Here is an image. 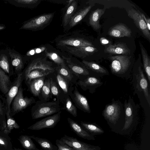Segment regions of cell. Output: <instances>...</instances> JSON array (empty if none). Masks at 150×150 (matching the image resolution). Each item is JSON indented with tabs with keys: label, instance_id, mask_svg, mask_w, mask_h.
I'll return each instance as SVG.
<instances>
[{
	"label": "cell",
	"instance_id": "4fadbf2b",
	"mask_svg": "<svg viewBox=\"0 0 150 150\" xmlns=\"http://www.w3.org/2000/svg\"><path fill=\"white\" fill-rule=\"evenodd\" d=\"M69 96L76 107L84 112L91 113V110L87 99L79 92L76 85L73 86Z\"/></svg>",
	"mask_w": 150,
	"mask_h": 150
},
{
	"label": "cell",
	"instance_id": "681fc988",
	"mask_svg": "<svg viewBox=\"0 0 150 150\" xmlns=\"http://www.w3.org/2000/svg\"><path fill=\"white\" fill-rule=\"evenodd\" d=\"M12 150H22L21 149H13Z\"/></svg>",
	"mask_w": 150,
	"mask_h": 150
},
{
	"label": "cell",
	"instance_id": "44dd1931",
	"mask_svg": "<svg viewBox=\"0 0 150 150\" xmlns=\"http://www.w3.org/2000/svg\"><path fill=\"white\" fill-rule=\"evenodd\" d=\"M77 6V0H69L63 18L62 25L64 28L68 25L71 18L76 12Z\"/></svg>",
	"mask_w": 150,
	"mask_h": 150
},
{
	"label": "cell",
	"instance_id": "83f0119b",
	"mask_svg": "<svg viewBox=\"0 0 150 150\" xmlns=\"http://www.w3.org/2000/svg\"><path fill=\"white\" fill-rule=\"evenodd\" d=\"M12 83L10 76L0 68V91L5 96Z\"/></svg>",
	"mask_w": 150,
	"mask_h": 150
},
{
	"label": "cell",
	"instance_id": "e0dca14e",
	"mask_svg": "<svg viewBox=\"0 0 150 150\" xmlns=\"http://www.w3.org/2000/svg\"><path fill=\"white\" fill-rule=\"evenodd\" d=\"M132 33L130 29L122 23H119L112 26L108 32L109 35L118 38L130 37Z\"/></svg>",
	"mask_w": 150,
	"mask_h": 150
},
{
	"label": "cell",
	"instance_id": "4316f807",
	"mask_svg": "<svg viewBox=\"0 0 150 150\" xmlns=\"http://www.w3.org/2000/svg\"><path fill=\"white\" fill-rule=\"evenodd\" d=\"M104 8H98L91 13L89 18V23L92 28L97 30L101 27L99 23V20L105 11Z\"/></svg>",
	"mask_w": 150,
	"mask_h": 150
},
{
	"label": "cell",
	"instance_id": "d590c367",
	"mask_svg": "<svg viewBox=\"0 0 150 150\" xmlns=\"http://www.w3.org/2000/svg\"><path fill=\"white\" fill-rule=\"evenodd\" d=\"M32 139H34L40 145L43 150H57V146L53 144L48 140L34 136H30Z\"/></svg>",
	"mask_w": 150,
	"mask_h": 150
},
{
	"label": "cell",
	"instance_id": "836d02e7",
	"mask_svg": "<svg viewBox=\"0 0 150 150\" xmlns=\"http://www.w3.org/2000/svg\"><path fill=\"white\" fill-rule=\"evenodd\" d=\"M6 98L0 93V127L4 130L6 126Z\"/></svg>",
	"mask_w": 150,
	"mask_h": 150
},
{
	"label": "cell",
	"instance_id": "ba28073f",
	"mask_svg": "<svg viewBox=\"0 0 150 150\" xmlns=\"http://www.w3.org/2000/svg\"><path fill=\"white\" fill-rule=\"evenodd\" d=\"M23 72L24 79L31 70L35 69L55 71L57 65L46 57L44 54L36 56Z\"/></svg>",
	"mask_w": 150,
	"mask_h": 150
},
{
	"label": "cell",
	"instance_id": "2e32d148",
	"mask_svg": "<svg viewBox=\"0 0 150 150\" xmlns=\"http://www.w3.org/2000/svg\"><path fill=\"white\" fill-rule=\"evenodd\" d=\"M128 16L132 19L137 27L142 32L145 37L150 41V32L141 13L134 9H131L127 12Z\"/></svg>",
	"mask_w": 150,
	"mask_h": 150
},
{
	"label": "cell",
	"instance_id": "7dc6e473",
	"mask_svg": "<svg viewBox=\"0 0 150 150\" xmlns=\"http://www.w3.org/2000/svg\"><path fill=\"white\" fill-rule=\"evenodd\" d=\"M100 43L102 45H106L108 44H110L111 42L108 39L104 37H101L100 39Z\"/></svg>",
	"mask_w": 150,
	"mask_h": 150
},
{
	"label": "cell",
	"instance_id": "8fae6325",
	"mask_svg": "<svg viewBox=\"0 0 150 150\" xmlns=\"http://www.w3.org/2000/svg\"><path fill=\"white\" fill-rule=\"evenodd\" d=\"M61 111L39 120L28 128V129L38 130L45 128H54L59 121Z\"/></svg>",
	"mask_w": 150,
	"mask_h": 150
},
{
	"label": "cell",
	"instance_id": "7bdbcfd3",
	"mask_svg": "<svg viewBox=\"0 0 150 150\" xmlns=\"http://www.w3.org/2000/svg\"><path fill=\"white\" fill-rule=\"evenodd\" d=\"M47 46V45H44L31 50L28 52L27 55L28 56H31L36 54L38 55L43 54Z\"/></svg>",
	"mask_w": 150,
	"mask_h": 150
},
{
	"label": "cell",
	"instance_id": "3957f363",
	"mask_svg": "<svg viewBox=\"0 0 150 150\" xmlns=\"http://www.w3.org/2000/svg\"><path fill=\"white\" fill-rule=\"evenodd\" d=\"M55 41L57 48L65 46L94 47L92 42L82 37L77 31L59 35L55 39Z\"/></svg>",
	"mask_w": 150,
	"mask_h": 150
},
{
	"label": "cell",
	"instance_id": "9a60e30c",
	"mask_svg": "<svg viewBox=\"0 0 150 150\" xmlns=\"http://www.w3.org/2000/svg\"><path fill=\"white\" fill-rule=\"evenodd\" d=\"M60 139L70 147L76 150H100L98 146L90 144L78 140L73 137L65 134Z\"/></svg>",
	"mask_w": 150,
	"mask_h": 150
},
{
	"label": "cell",
	"instance_id": "74e56055",
	"mask_svg": "<svg viewBox=\"0 0 150 150\" xmlns=\"http://www.w3.org/2000/svg\"><path fill=\"white\" fill-rule=\"evenodd\" d=\"M46 79L41 89L40 95L41 97L40 99L41 100L47 102L49 100L51 97L50 79V78Z\"/></svg>",
	"mask_w": 150,
	"mask_h": 150
},
{
	"label": "cell",
	"instance_id": "484cf974",
	"mask_svg": "<svg viewBox=\"0 0 150 150\" xmlns=\"http://www.w3.org/2000/svg\"><path fill=\"white\" fill-rule=\"evenodd\" d=\"M93 6V4L90 5L76 12L68 25L69 28H72L79 24L90 11Z\"/></svg>",
	"mask_w": 150,
	"mask_h": 150
},
{
	"label": "cell",
	"instance_id": "d6986e66",
	"mask_svg": "<svg viewBox=\"0 0 150 150\" xmlns=\"http://www.w3.org/2000/svg\"><path fill=\"white\" fill-rule=\"evenodd\" d=\"M105 53L112 54H129L130 51L126 45L124 43L118 42L109 45L105 50Z\"/></svg>",
	"mask_w": 150,
	"mask_h": 150
},
{
	"label": "cell",
	"instance_id": "bcb514c9",
	"mask_svg": "<svg viewBox=\"0 0 150 150\" xmlns=\"http://www.w3.org/2000/svg\"><path fill=\"white\" fill-rule=\"evenodd\" d=\"M141 15L143 18L146 24L147 28L148 30L150 31V19L149 18H146L143 13H141Z\"/></svg>",
	"mask_w": 150,
	"mask_h": 150
},
{
	"label": "cell",
	"instance_id": "f1b7e54d",
	"mask_svg": "<svg viewBox=\"0 0 150 150\" xmlns=\"http://www.w3.org/2000/svg\"><path fill=\"white\" fill-rule=\"evenodd\" d=\"M54 71L42 69H35L31 70L27 76L24 79L26 84L31 80L38 78L44 76H47L54 73Z\"/></svg>",
	"mask_w": 150,
	"mask_h": 150
},
{
	"label": "cell",
	"instance_id": "9c48e42d",
	"mask_svg": "<svg viewBox=\"0 0 150 150\" xmlns=\"http://www.w3.org/2000/svg\"><path fill=\"white\" fill-rule=\"evenodd\" d=\"M54 13L41 14L35 17L24 24L22 29L33 31L42 30L48 26L52 21Z\"/></svg>",
	"mask_w": 150,
	"mask_h": 150
},
{
	"label": "cell",
	"instance_id": "ab89813d",
	"mask_svg": "<svg viewBox=\"0 0 150 150\" xmlns=\"http://www.w3.org/2000/svg\"><path fill=\"white\" fill-rule=\"evenodd\" d=\"M0 68L9 76L13 74V72L10 70L8 57L4 54H1L0 57Z\"/></svg>",
	"mask_w": 150,
	"mask_h": 150
},
{
	"label": "cell",
	"instance_id": "5bb4252c",
	"mask_svg": "<svg viewBox=\"0 0 150 150\" xmlns=\"http://www.w3.org/2000/svg\"><path fill=\"white\" fill-rule=\"evenodd\" d=\"M103 84L100 77L88 76L78 80L75 85L79 86L83 91L88 90L90 93L93 94L96 89L101 86Z\"/></svg>",
	"mask_w": 150,
	"mask_h": 150
},
{
	"label": "cell",
	"instance_id": "ac0fdd59",
	"mask_svg": "<svg viewBox=\"0 0 150 150\" xmlns=\"http://www.w3.org/2000/svg\"><path fill=\"white\" fill-rule=\"evenodd\" d=\"M67 121L72 130L78 136L88 140H95V138L76 122L69 117Z\"/></svg>",
	"mask_w": 150,
	"mask_h": 150
},
{
	"label": "cell",
	"instance_id": "ee69618b",
	"mask_svg": "<svg viewBox=\"0 0 150 150\" xmlns=\"http://www.w3.org/2000/svg\"><path fill=\"white\" fill-rule=\"evenodd\" d=\"M55 144L58 147L57 150H76L69 146L60 139L56 140Z\"/></svg>",
	"mask_w": 150,
	"mask_h": 150
},
{
	"label": "cell",
	"instance_id": "d6a6232c",
	"mask_svg": "<svg viewBox=\"0 0 150 150\" xmlns=\"http://www.w3.org/2000/svg\"><path fill=\"white\" fill-rule=\"evenodd\" d=\"M11 64L14 67L15 71L17 74L21 73L24 67V64L21 56L15 53L9 51Z\"/></svg>",
	"mask_w": 150,
	"mask_h": 150
},
{
	"label": "cell",
	"instance_id": "8992f818",
	"mask_svg": "<svg viewBox=\"0 0 150 150\" xmlns=\"http://www.w3.org/2000/svg\"><path fill=\"white\" fill-rule=\"evenodd\" d=\"M102 115L108 122L116 125L122 116H125L122 103L119 100L112 99L111 102L105 106Z\"/></svg>",
	"mask_w": 150,
	"mask_h": 150
},
{
	"label": "cell",
	"instance_id": "4dcf8cb0",
	"mask_svg": "<svg viewBox=\"0 0 150 150\" xmlns=\"http://www.w3.org/2000/svg\"><path fill=\"white\" fill-rule=\"evenodd\" d=\"M63 104L62 109L65 110L68 112L76 117L77 116V109L76 107L72 101L69 96L64 97L60 103Z\"/></svg>",
	"mask_w": 150,
	"mask_h": 150
},
{
	"label": "cell",
	"instance_id": "603a6c76",
	"mask_svg": "<svg viewBox=\"0 0 150 150\" xmlns=\"http://www.w3.org/2000/svg\"><path fill=\"white\" fill-rule=\"evenodd\" d=\"M46 77H42L34 79L26 84L34 96L38 98L40 96Z\"/></svg>",
	"mask_w": 150,
	"mask_h": 150
},
{
	"label": "cell",
	"instance_id": "c3c4849f",
	"mask_svg": "<svg viewBox=\"0 0 150 150\" xmlns=\"http://www.w3.org/2000/svg\"><path fill=\"white\" fill-rule=\"evenodd\" d=\"M5 28L4 26L0 25V30L3 29Z\"/></svg>",
	"mask_w": 150,
	"mask_h": 150
},
{
	"label": "cell",
	"instance_id": "d4e9b609",
	"mask_svg": "<svg viewBox=\"0 0 150 150\" xmlns=\"http://www.w3.org/2000/svg\"><path fill=\"white\" fill-rule=\"evenodd\" d=\"M54 74L56 81L63 95L64 96H69L70 92L75 85L71 84L63 76L55 71Z\"/></svg>",
	"mask_w": 150,
	"mask_h": 150
},
{
	"label": "cell",
	"instance_id": "7402d4cb",
	"mask_svg": "<svg viewBox=\"0 0 150 150\" xmlns=\"http://www.w3.org/2000/svg\"><path fill=\"white\" fill-rule=\"evenodd\" d=\"M55 71L73 85H75L79 79L78 76L72 72L65 63L62 65L57 66L55 68Z\"/></svg>",
	"mask_w": 150,
	"mask_h": 150
},
{
	"label": "cell",
	"instance_id": "52a82bcc",
	"mask_svg": "<svg viewBox=\"0 0 150 150\" xmlns=\"http://www.w3.org/2000/svg\"><path fill=\"white\" fill-rule=\"evenodd\" d=\"M21 86L20 87L17 93L12 102L10 114L11 117L23 111L36 102L35 99L33 97H24L23 90Z\"/></svg>",
	"mask_w": 150,
	"mask_h": 150
},
{
	"label": "cell",
	"instance_id": "277c9868",
	"mask_svg": "<svg viewBox=\"0 0 150 150\" xmlns=\"http://www.w3.org/2000/svg\"><path fill=\"white\" fill-rule=\"evenodd\" d=\"M35 103L31 110V116L33 119L54 115L61 111L62 109L60 102L57 100L46 102L40 100Z\"/></svg>",
	"mask_w": 150,
	"mask_h": 150
},
{
	"label": "cell",
	"instance_id": "b9f144b4",
	"mask_svg": "<svg viewBox=\"0 0 150 150\" xmlns=\"http://www.w3.org/2000/svg\"><path fill=\"white\" fill-rule=\"evenodd\" d=\"M17 3L28 6L31 8L37 7L41 3V0H15Z\"/></svg>",
	"mask_w": 150,
	"mask_h": 150
},
{
	"label": "cell",
	"instance_id": "60d3db41",
	"mask_svg": "<svg viewBox=\"0 0 150 150\" xmlns=\"http://www.w3.org/2000/svg\"><path fill=\"white\" fill-rule=\"evenodd\" d=\"M6 126L3 130L4 132L8 134L13 129H18L20 128L19 125L12 117H6Z\"/></svg>",
	"mask_w": 150,
	"mask_h": 150
},
{
	"label": "cell",
	"instance_id": "f35d334b",
	"mask_svg": "<svg viewBox=\"0 0 150 150\" xmlns=\"http://www.w3.org/2000/svg\"><path fill=\"white\" fill-rule=\"evenodd\" d=\"M0 146L5 150H12V144L10 138L8 134L3 131H0Z\"/></svg>",
	"mask_w": 150,
	"mask_h": 150
},
{
	"label": "cell",
	"instance_id": "cb8c5ba5",
	"mask_svg": "<svg viewBox=\"0 0 150 150\" xmlns=\"http://www.w3.org/2000/svg\"><path fill=\"white\" fill-rule=\"evenodd\" d=\"M81 62L88 69L98 74L100 77L109 75L106 68L95 62L82 60Z\"/></svg>",
	"mask_w": 150,
	"mask_h": 150
},
{
	"label": "cell",
	"instance_id": "e575fe53",
	"mask_svg": "<svg viewBox=\"0 0 150 150\" xmlns=\"http://www.w3.org/2000/svg\"><path fill=\"white\" fill-rule=\"evenodd\" d=\"M50 79L51 98L52 96L56 97L57 99V100L60 102L65 96L63 94L56 80L55 81L52 77H50Z\"/></svg>",
	"mask_w": 150,
	"mask_h": 150
},
{
	"label": "cell",
	"instance_id": "5b68a950",
	"mask_svg": "<svg viewBox=\"0 0 150 150\" xmlns=\"http://www.w3.org/2000/svg\"><path fill=\"white\" fill-rule=\"evenodd\" d=\"M62 57L68 67L72 73L79 77V79L88 76L100 77L98 75L88 69L76 58L63 54Z\"/></svg>",
	"mask_w": 150,
	"mask_h": 150
},
{
	"label": "cell",
	"instance_id": "8d00e7d4",
	"mask_svg": "<svg viewBox=\"0 0 150 150\" xmlns=\"http://www.w3.org/2000/svg\"><path fill=\"white\" fill-rule=\"evenodd\" d=\"M18 140L22 146L28 150H42L38 148L32 140L30 136L21 135Z\"/></svg>",
	"mask_w": 150,
	"mask_h": 150
},
{
	"label": "cell",
	"instance_id": "30bf717a",
	"mask_svg": "<svg viewBox=\"0 0 150 150\" xmlns=\"http://www.w3.org/2000/svg\"><path fill=\"white\" fill-rule=\"evenodd\" d=\"M125 121L122 130L129 128L137 117L139 105L136 104L130 96L128 100H125L124 105Z\"/></svg>",
	"mask_w": 150,
	"mask_h": 150
},
{
	"label": "cell",
	"instance_id": "ffe728a7",
	"mask_svg": "<svg viewBox=\"0 0 150 150\" xmlns=\"http://www.w3.org/2000/svg\"><path fill=\"white\" fill-rule=\"evenodd\" d=\"M51 46L47 45V46L44 52V55L48 59L53 62L57 66H60L65 64L62 57V54L59 53Z\"/></svg>",
	"mask_w": 150,
	"mask_h": 150
},
{
	"label": "cell",
	"instance_id": "6da1fadb",
	"mask_svg": "<svg viewBox=\"0 0 150 150\" xmlns=\"http://www.w3.org/2000/svg\"><path fill=\"white\" fill-rule=\"evenodd\" d=\"M134 93L137 94L146 114L150 112V89L149 84L142 65L135 66L132 72Z\"/></svg>",
	"mask_w": 150,
	"mask_h": 150
},
{
	"label": "cell",
	"instance_id": "1f68e13d",
	"mask_svg": "<svg viewBox=\"0 0 150 150\" xmlns=\"http://www.w3.org/2000/svg\"><path fill=\"white\" fill-rule=\"evenodd\" d=\"M139 45L142 55L144 71L149 83H150V59L142 43Z\"/></svg>",
	"mask_w": 150,
	"mask_h": 150
},
{
	"label": "cell",
	"instance_id": "f546056e",
	"mask_svg": "<svg viewBox=\"0 0 150 150\" xmlns=\"http://www.w3.org/2000/svg\"><path fill=\"white\" fill-rule=\"evenodd\" d=\"M80 125L88 132L94 136L102 134L104 132L103 130L95 123L81 121Z\"/></svg>",
	"mask_w": 150,
	"mask_h": 150
},
{
	"label": "cell",
	"instance_id": "7a4b0ae2",
	"mask_svg": "<svg viewBox=\"0 0 150 150\" xmlns=\"http://www.w3.org/2000/svg\"><path fill=\"white\" fill-rule=\"evenodd\" d=\"M131 57L127 55L110 56V66L112 74L125 79H129L132 76V62Z\"/></svg>",
	"mask_w": 150,
	"mask_h": 150
},
{
	"label": "cell",
	"instance_id": "7c38bea8",
	"mask_svg": "<svg viewBox=\"0 0 150 150\" xmlns=\"http://www.w3.org/2000/svg\"><path fill=\"white\" fill-rule=\"evenodd\" d=\"M24 80L23 72L17 74V76L12 82L11 87L5 96L6 103V116H10L11 105L14 97L18 91L20 87Z\"/></svg>",
	"mask_w": 150,
	"mask_h": 150
},
{
	"label": "cell",
	"instance_id": "f6af8a7d",
	"mask_svg": "<svg viewBox=\"0 0 150 150\" xmlns=\"http://www.w3.org/2000/svg\"><path fill=\"white\" fill-rule=\"evenodd\" d=\"M47 1L53 3L67 5L69 3V0H48Z\"/></svg>",
	"mask_w": 150,
	"mask_h": 150
}]
</instances>
